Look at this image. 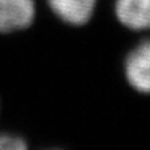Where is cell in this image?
<instances>
[{
    "mask_svg": "<svg viewBox=\"0 0 150 150\" xmlns=\"http://www.w3.org/2000/svg\"><path fill=\"white\" fill-rule=\"evenodd\" d=\"M35 15V0H0V33L28 28Z\"/></svg>",
    "mask_w": 150,
    "mask_h": 150,
    "instance_id": "cell-1",
    "label": "cell"
},
{
    "mask_svg": "<svg viewBox=\"0 0 150 150\" xmlns=\"http://www.w3.org/2000/svg\"><path fill=\"white\" fill-rule=\"evenodd\" d=\"M125 76L136 91L150 93V40L141 42L127 54Z\"/></svg>",
    "mask_w": 150,
    "mask_h": 150,
    "instance_id": "cell-2",
    "label": "cell"
},
{
    "mask_svg": "<svg viewBox=\"0 0 150 150\" xmlns=\"http://www.w3.org/2000/svg\"><path fill=\"white\" fill-rule=\"evenodd\" d=\"M114 11L120 23L127 28H150V0H117Z\"/></svg>",
    "mask_w": 150,
    "mask_h": 150,
    "instance_id": "cell-3",
    "label": "cell"
},
{
    "mask_svg": "<svg viewBox=\"0 0 150 150\" xmlns=\"http://www.w3.org/2000/svg\"><path fill=\"white\" fill-rule=\"evenodd\" d=\"M54 15L72 25H84L92 17L97 0H48Z\"/></svg>",
    "mask_w": 150,
    "mask_h": 150,
    "instance_id": "cell-4",
    "label": "cell"
},
{
    "mask_svg": "<svg viewBox=\"0 0 150 150\" xmlns=\"http://www.w3.org/2000/svg\"><path fill=\"white\" fill-rule=\"evenodd\" d=\"M0 150H27V142L13 134H0Z\"/></svg>",
    "mask_w": 150,
    "mask_h": 150,
    "instance_id": "cell-5",
    "label": "cell"
}]
</instances>
